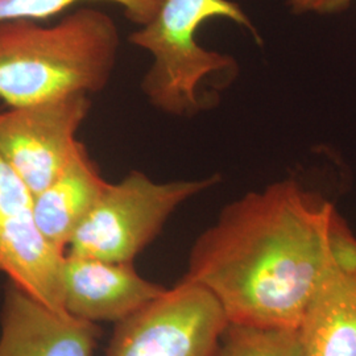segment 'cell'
Segmentation results:
<instances>
[{"label": "cell", "mask_w": 356, "mask_h": 356, "mask_svg": "<svg viewBox=\"0 0 356 356\" xmlns=\"http://www.w3.org/2000/svg\"><path fill=\"white\" fill-rule=\"evenodd\" d=\"M356 270V236L334 204L285 178L226 204L193 243L185 279L231 325L297 330L335 264Z\"/></svg>", "instance_id": "obj_1"}, {"label": "cell", "mask_w": 356, "mask_h": 356, "mask_svg": "<svg viewBox=\"0 0 356 356\" xmlns=\"http://www.w3.org/2000/svg\"><path fill=\"white\" fill-rule=\"evenodd\" d=\"M120 48L114 19L82 7L58 23L0 20V99L10 107L102 91Z\"/></svg>", "instance_id": "obj_2"}, {"label": "cell", "mask_w": 356, "mask_h": 356, "mask_svg": "<svg viewBox=\"0 0 356 356\" xmlns=\"http://www.w3.org/2000/svg\"><path fill=\"white\" fill-rule=\"evenodd\" d=\"M229 19L261 38L242 7L232 0H164L152 20L129 35V42L152 56L141 90L157 110L193 116L202 110L198 95L204 79L236 70L234 57L202 48L195 33L210 19Z\"/></svg>", "instance_id": "obj_3"}, {"label": "cell", "mask_w": 356, "mask_h": 356, "mask_svg": "<svg viewBox=\"0 0 356 356\" xmlns=\"http://www.w3.org/2000/svg\"><path fill=\"white\" fill-rule=\"evenodd\" d=\"M220 179L213 175L156 182L140 170H132L122 181L108 182L73 235L66 254L134 263L181 204L214 188Z\"/></svg>", "instance_id": "obj_4"}, {"label": "cell", "mask_w": 356, "mask_h": 356, "mask_svg": "<svg viewBox=\"0 0 356 356\" xmlns=\"http://www.w3.org/2000/svg\"><path fill=\"white\" fill-rule=\"evenodd\" d=\"M229 325L216 297L182 277L115 325L106 356H218Z\"/></svg>", "instance_id": "obj_5"}, {"label": "cell", "mask_w": 356, "mask_h": 356, "mask_svg": "<svg viewBox=\"0 0 356 356\" xmlns=\"http://www.w3.org/2000/svg\"><path fill=\"white\" fill-rule=\"evenodd\" d=\"M88 94L10 107L0 113V153L32 194L64 169L81 141L76 132L89 114Z\"/></svg>", "instance_id": "obj_6"}, {"label": "cell", "mask_w": 356, "mask_h": 356, "mask_svg": "<svg viewBox=\"0 0 356 356\" xmlns=\"http://www.w3.org/2000/svg\"><path fill=\"white\" fill-rule=\"evenodd\" d=\"M65 254L38 231L33 194L0 153V272L42 304L65 312Z\"/></svg>", "instance_id": "obj_7"}, {"label": "cell", "mask_w": 356, "mask_h": 356, "mask_svg": "<svg viewBox=\"0 0 356 356\" xmlns=\"http://www.w3.org/2000/svg\"><path fill=\"white\" fill-rule=\"evenodd\" d=\"M98 323L57 312L8 280L0 312V356H94Z\"/></svg>", "instance_id": "obj_8"}, {"label": "cell", "mask_w": 356, "mask_h": 356, "mask_svg": "<svg viewBox=\"0 0 356 356\" xmlns=\"http://www.w3.org/2000/svg\"><path fill=\"white\" fill-rule=\"evenodd\" d=\"M139 275L134 263H113L65 254V312L94 323H119L165 292Z\"/></svg>", "instance_id": "obj_9"}, {"label": "cell", "mask_w": 356, "mask_h": 356, "mask_svg": "<svg viewBox=\"0 0 356 356\" xmlns=\"http://www.w3.org/2000/svg\"><path fill=\"white\" fill-rule=\"evenodd\" d=\"M107 185L86 147L79 143L60 175L33 195V216L44 239L66 254L73 235Z\"/></svg>", "instance_id": "obj_10"}, {"label": "cell", "mask_w": 356, "mask_h": 356, "mask_svg": "<svg viewBox=\"0 0 356 356\" xmlns=\"http://www.w3.org/2000/svg\"><path fill=\"white\" fill-rule=\"evenodd\" d=\"M304 356H356V270L335 264L319 281L298 326Z\"/></svg>", "instance_id": "obj_11"}, {"label": "cell", "mask_w": 356, "mask_h": 356, "mask_svg": "<svg viewBox=\"0 0 356 356\" xmlns=\"http://www.w3.org/2000/svg\"><path fill=\"white\" fill-rule=\"evenodd\" d=\"M218 356H304L298 330L231 325Z\"/></svg>", "instance_id": "obj_12"}, {"label": "cell", "mask_w": 356, "mask_h": 356, "mask_svg": "<svg viewBox=\"0 0 356 356\" xmlns=\"http://www.w3.org/2000/svg\"><path fill=\"white\" fill-rule=\"evenodd\" d=\"M92 0H0V20L32 19L44 20L64 13L74 4ZM119 4L124 16L138 26L148 24L164 0H106Z\"/></svg>", "instance_id": "obj_13"}, {"label": "cell", "mask_w": 356, "mask_h": 356, "mask_svg": "<svg viewBox=\"0 0 356 356\" xmlns=\"http://www.w3.org/2000/svg\"><path fill=\"white\" fill-rule=\"evenodd\" d=\"M355 0H286V7L293 15L318 13L332 15L343 13Z\"/></svg>", "instance_id": "obj_14"}]
</instances>
